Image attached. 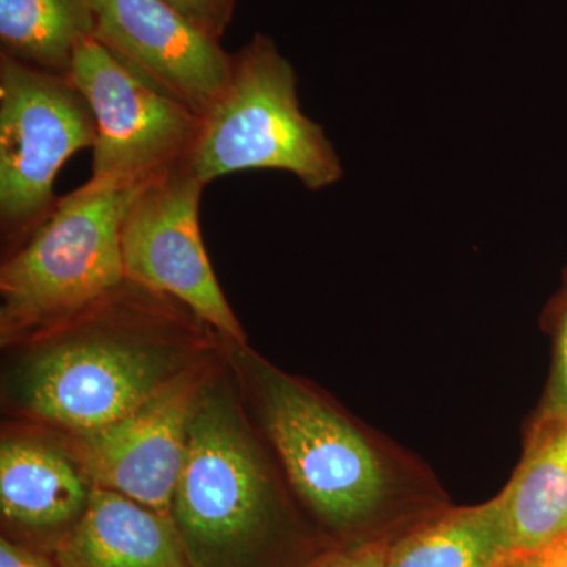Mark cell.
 Returning <instances> with one entry per match:
<instances>
[{
	"instance_id": "cell-15",
	"label": "cell",
	"mask_w": 567,
	"mask_h": 567,
	"mask_svg": "<svg viewBox=\"0 0 567 567\" xmlns=\"http://www.w3.org/2000/svg\"><path fill=\"white\" fill-rule=\"evenodd\" d=\"M95 37L93 0H0L3 54L69 74L78 47Z\"/></svg>"
},
{
	"instance_id": "cell-11",
	"label": "cell",
	"mask_w": 567,
	"mask_h": 567,
	"mask_svg": "<svg viewBox=\"0 0 567 567\" xmlns=\"http://www.w3.org/2000/svg\"><path fill=\"white\" fill-rule=\"evenodd\" d=\"M95 488L62 432L3 420L0 435L3 536L51 555L80 524Z\"/></svg>"
},
{
	"instance_id": "cell-2",
	"label": "cell",
	"mask_w": 567,
	"mask_h": 567,
	"mask_svg": "<svg viewBox=\"0 0 567 567\" xmlns=\"http://www.w3.org/2000/svg\"><path fill=\"white\" fill-rule=\"evenodd\" d=\"M169 517L192 567H300L330 546L295 499L224 352L193 409Z\"/></svg>"
},
{
	"instance_id": "cell-6",
	"label": "cell",
	"mask_w": 567,
	"mask_h": 567,
	"mask_svg": "<svg viewBox=\"0 0 567 567\" xmlns=\"http://www.w3.org/2000/svg\"><path fill=\"white\" fill-rule=\"evenodd\" d=\"M95 118L66 74L0 52V233L3 256L24 244L59 197L54 182L93 147Z\"/></svg>"
},
{
	"instance_id": "cell-9",
	"label": "cell",
	"mask_w": 567,
	"mask_h": 567,
	"mask_svg": "<svg viewBox=\"0 0 567 567\" xmlns=\"http://www.w3.org/2000/svg\"><path fill=\"white\" fill-rule=\"evenodd\" d=\"M221 354L223 349L115 423L85 434L62 432L96 488L169 516L193 409Z\"/></svg>"
},
{
	"instance_id": "cell-5",
	"label": "cell",
	"mask_w": 567,
	"mask_h": 567,
	"mask_svg": "<svg viewBox=\"0 0 567 567\" xmlns=\"http://www.w3.org/2000/svg\"><path fill=\"white\" fill-rule=\"evenodd\" d=\"M136 188L85 182L0 267V346L59 322L126 281L121 229Z\"/></svg>"
},
{
	"instance_id": "cell-4",
	"label": "cell",
	"mask_w": 567,
	"mask_h": 567,
	"mask_svg": "<svg viewBox=\"0 0 567 567\" xmlns=\"http://www.w3.org/2000/svg\"><path fill=\"white\" fill-rule=\"evenodd\" d=\"M186 166L205 185L240 171H287L312 192L344 174L322 126L301 111L293 66L264 33L235 52L230 80L200 117Z\"/></svg>"
},
{
	"instance_id": "cell-20",
	"label": "cell",
	"mask_w": 567,
	"mask_h": 567,
	"mask_svg": "<svg viewBox=\"0 0 567 567\" xmlns=\"http://www.w3.org/2000/svg\"><path fill=\"white\" fill-rule=\"evenodd\" d=\"M0 567H59V565L47 551L2 536Z\"/></svg>"
},
{
	"instance_id": "cell-3",
	"label": "cell",
	"mask_w": 567,
	"mask_h": 567,
	"mask_svg": "<svg viewBox=\"0 0 567 567\" xmlns=\"http://www.w3.org/2000/svg\"><path fill=\"white\" fill-rule=\"evenodd\" d=\"M223 352L295 499L330 546L393 539L425 516L404 505L385 450L334 399L248 342L224 339Z\"/></svg>"
},
{
	"instance_id": "cell-7",
	"label": "cell",
	"mask_w": 567,
	"mask_h": 567,
	"mask_svg": "<svg viewBox=\"0 0 567 567\" xmlns=\"http://www.w3.org/2000/svg\"><path fill=\"white\" fill-rule=\"evenodd\" d=\"M66 76L87 100L95 118L89 183L140 188L188 162L199 115L95 37L78 47Z\"/></svg>"
},
{
	"instance_id": "cell-1",
	"label": "cell",
	"mask_w": 567,
	"mask_h": 567,
	"mask_svg": "<svg viewBox=\"0 0 567 567\" xmlns=\"http://www.w3.org/2000/svg\"><path fill=\"white\" fill-rule=\"evenodd\" d=\"M181 301L125 281L65 319L2 346L3 420L99 431L223 349Z\"/></svg>"
},
{
	"instance_id": "cell-16",
	"label": "cell",
	"mask_w": 567,
	"mask_h": 567,
	"mask_svg": "<svg viewBox=\"0 0 567 567\" xmlns=\"http://www.w3.org/2000/svg\"><path fill=\"white\" fill-rule=\"evenodd\" d=\"M547 316L555 333L554 371L536 420H567V276Z\"/></svg>"
},
{
	"instance_id": "cell-19",
	"label": "cell",
	"mask_w": 567,
	"mask_h": 567,
	"mask_svg": "<svg viewBox=\"0 0 567 567\" xmlns=\"http://www.w3.org/2000/svg\"><path fill=\"white\" fill-rule=\"evenodd\" d=\"M496 567H567V533L528 551H509Z\"/></svg>"
},
{
	"instance_id": "cell-17",
	"label": "cell",
	"mask_w": 567,
	"mask_h": 567,
	"mask_svg": "<svg viewBox=\"0 0 567 567\" xmlns=\"http://www.w3.org/2000/svg\"><path fill=\"white\" fill-rule=\"evenodd\" d=\"M390 540L375 539L328 546L300 567H385Z\"/></svg>"
},
{
	"instance_id": "cell-8",
	"label": "cell",
	"mask_w": 567,
	"mask_h": 567,
	"mask_svg": "<svg viewBox=\"0 0 567 567\" xmlns=\"http://www.w3.org/2000/svg\"><path fill=\"white\" fill-rule=\"evenodd\" d=\"M205 186L185 163L136 188L121 229L125 278L181 301L226 341L246 344L248 334L204 246L199 207Z\"/></svg>"
},
{
	"instance_id": "cell-14",
	"label": "cell",
	"mask_w": 567,
	"mask_h": 567,
	"mask_svg": "<svg viewBox=\"0 0 567 567\" xmlns=\"http://www.w3.org/2000/svg\"><path fill=\"white\" fill-rule=\"evenodd\" d=\"M509 554L496 499L439 507L388 544L385 567H496Z\"/></svg>"
},
{
	"instance_id": "cell-10",
	"label": "cell",
	"mask_w": 567,
	"mask_h": 567,
	"mask_svg": "<svg viewBox=\"0 0 567 567\" xmlns=\"http://www.w3.org/2000/svg\"><path fill=\"white\" fill-rule=\"evenodd\" d=\"M95 39L199 117L221 95L234 54L164 0H93Z\"/></svg>"
},
{
	"instance_id": "cell-18",
	"label": "cell",
	"mask_w": 567,
	"mask_h": 567,
	"mask_svg": "<svg viewBox=\"0 0 567 567\" xmlns=\"http://www.w3.org/2000/svg\"><path fill=\"white\" fill-rule=\"evenodd\" d=\"M213 39L221 40L234 20L238 0H164Z\"/></svg>"
},
{
	"instance_id": "cell-13",
	"label": "cell",
	"mask_w": 567,
	"mask_h": 567,
	"mask_svg": "<svg viewBox=\"0 0 567 567\" xmlns=\"http://www.w3.org/2000/svg\"><path fill=\"white\" fill-rule=\"evenodd\" d=\"M495 499L509 551L567 533V420H536L520 465Z\"/></svg>"
},
{
	"instance_id": "cell-12",
	"label": "cell",
	"mask_w": 567,
	"mask_h": 567,
	"mask_svg": "<svg viewBox=\"0 0 567 567\" xmlns=\"http://www.w3.org/2000/svg\"><path fill=\"white\" fill-rule=\"evenodd\" d=\"M51 557L59 567H192L169 516L104 488Z\"/></svg>"
}]
</instances>
